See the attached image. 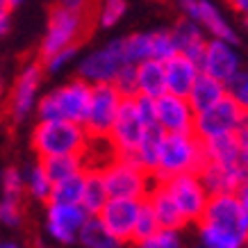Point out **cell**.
<instances>
[{
    "mask_svg": "<svg viewBox=\"0 0 248 248\" xmlns=\"http://www.w3.org/2000/svg\"><path fill=\"white\" fill-rule=\"evenodd\" d=\"M91 135L82 123L76 121H37L32 128L30 143L39 159L55 157V155H84L89 148Z\"/></svg>",
    "mask_w": 248,
    "mask_h": 248,
    "instance_id": "cell-1",
    "label": "cell"
},
{
    "mask_svg": "<svg viewBox=\"0 0 248 248\" xmlns=\"http://www.w3.org/2000/svg\"><path fill=\"white\" fill-rule=\"evenodd\" d=\"M91 93H93V84H89L87 80H82V78L68 80L66 84L55 87L41 96L37 112H34L37 121L64 119L84 125V119H87V112L91 105Z\"/></svg>",
    "mask_w": 248,
    "mask_h": 248,
    "instance_id": "cell-2",
    "label": "cell"
},
{
    "mask_svg": "<svg viewBox=\"0 0 248 248\" xmlns=\"http://www.w3.org/2000/svg\"><path fill=\"white\" fill-rule=\"evenodd\" d=\"M207 162L203 139L196 132H178L166 135L159 153V166L155 171V180L164 182L173 175L182 173H198Z\"/></svg>",
    "mask_w": 248,
    "mask_h": 248,
    "instance_id": "cell-3",
    "label": "cell"
},
{
    "mask_svg": "<svg viewBox=\"0 0 248 248\" xmlns=\"http://www.w3.org/2000/svg\"><path fill=\"white\" fill-rule=\"evenodd\" d=\"M100 173L105 178L107 191L112 198L143 201V198H148L153 185H155V175L151 171H146L139 162L128 157L112 159Z\"/></svg>",
    "mask_w": 248,
    "mask_h": 248,
    "instance_id": "cell-4",
    "label": "cell"
},
{
    "mask_svg": "<svg viewBox=\"0 0 248 248\" xmlns=\"http://www.w3.org/2000/svg\"><path fill=\"white\" fill-rule=\"evenodd\" d=\"M87 21H89L87 12L55 5L50 16H48V28H46V34L41 39V46H39L41 57H48L57 50L78 46L80 37L87 30Z\"/></svg>",
    "mask_w": 248,
    "mask_h": 248,
    "instance_id": "cell-5",
    "label": "cell"
},
{
    "mask_svg": "<svg viewBox=\"0 0 248 248\" xmlns=\"http://www.w3.org/2000/svg\"><path fill=\"white\" fill-rule=\"evenodd\" d=\"M125 64H130V62L125 57L123 37H121V39H112L105 46H100L96 50H89L84 57H80L76 71L78 78L87 80L93 87L96 84H114L119 71Z\"/></svg>",
    "mask_w": 248,
    "mask_h": 248,
    "instance_id": "cell-6",
    "label": "cell"
},
{
    "mask_svg": "<svg viewBox=\"0 0 248 248\" xmlns=\"http://www.w3.org/2000/svg\"><path fill=\"white\" fill-rule=\"evenodd\" d=\"M44 64L41 62H30L18 71L7 100V116L12 123H23L32 112H37V105L41 96V80H44Z\"/></svg>",
    "mask_w": 248,
    "mask_h": 248,
    "instance_id": "cell-7",
    "label": "cell"
},
{
    "mask_svg": "<svg viewBox=\"0 0 248 248\" xmlns=\"http://www.w3.org/2000/svg\"><path fill=\"white\" fill-rule=\"evenodd\" d=\"M246 119H248V112L228 93L214 107L196 114L194 132L203 141H207L212 137H221V135H237L241 130V125L246 123Z\"/></svg>",
    "mask_w": 248,
    "mask_h": 248,
    "instance_id": "cell-8",
    "label": "cell"
},
{
    "mask_svg": "<svg viewBox=\"0 0 248 248\" xmlns=\"http://www.w3.org/2000/svg\"><path fill=\"white\" fill-rule=\"evenodd\" d=\"M125 96L116 89V84H96L91 93V105L84 119V128L91 137H109L114 123L119 119Z\"/></svg>",
    "mask_w": 248,
    "mask_h": 248,
    "instance_id": "cell-9",
    "label": "cell"
},
{
    "mask_svg": "<svg viewBox=\"0 0 248 248\" xmlns=\"http://www.w3.org/2000/svg\"><path fill=\"white\" fill-rule=\"evenodd\" d=\"M164 185L171 191L173 201L178 203L182 217L187 218V223H201L212 198L201 180V175L198 173H182V175H173V178L164 180Z\"/></svg>",
    "mask_w": 248,
    "mask_h": 248,
    "instance_id": "cell-10",
    "label": "cell"
},
{
    "mask_svg": "<svg viewBox=\"0 0 248 248\" xmlns=\"http://www.w3.org/2000/svg\"><path fill=\"white\" fill-rule=\"evenodd\" d=\"M89 218V212L82 205H64V203H48L46 205V223L44 230L53 241L68 246L78 244V234Z\"/></svg>",
    "mask_w": 248,
    "mask_h": 248,
    "instance_id": "cell-11",
    "label": "cell"
},
{
    "mask_svg": "<svg viewBox=\"0 0 248 248\" xmlns=\"http://www.w3.org/2000/svg\"><path fill=\"white\" fill-rule=\"evenodd\" d=\"M143 132H146V123L139 116L137 100L135 98H125L123 107H121V112H119V119H116L112 132L107 137L109 143L114 146L116 155L119 157L135 159V153L143 139Z\"/></svg>",
    "mask_w": 248,
    "mask_h": 248,
    "instance_id": "cell-12",
    "label": "cell"
},
{
    "mask_svg": "<svg viewBox=\"0 0 248 248\" xmlns=\"http://www.w3.org/2000/svg\"><path fill=\"white\" fill-rule=\"evenodd\" d=\"M182 16L194 18L196 23L203 25V30L210 34V39H223V41H239V34L234 25L228 21V16L221 12L214 0H175Z\"/></svg>",
    "mask_w": 248,
    "mask_h": 248,
    "instance_id": "cell-13",
    "label": "cell"
},
{
    "mask_svg": "<svg viewBox=\"0 0 248 248\" xmlns=\"http://www.w3.org/2000/svg\"><path fill=\"white\" fill-rule=\"evenodd\" d=\"M201 71L221 80L223 84H230L244 71V60L237 44L223 39H210L201 60Z\"/></svg>",
    "mask_w": 248,
    "mask_h": 248,
    "instance_id": "cell-14",
    "label": "cell"
},
{
    "mask_svg": "<svg viewBox=\"0 0 248 248\" xmlns=\"http://www.w3.org/2000/svg\"><path fill=\"white\" fill-rule=\"evenodd\" d=\"M157 103V125L166 135H178V132H194L196 128V109L191 107L189 98L164 93Z\"/></svg>",
    "mask_w": 248,
    "mask_h": 248,
    "instance_id": "cell-15",
    "label": "cell"
},
{
    "mask_svg": "<svg viewBox=\"0 0 248 248\" xmlns=\"http://www.w3.org/2000/svg\"><path fill=\"white\" fill-rule=\"evenodd\" d=\"M141 212V201L135 198H109L105 210L98 217L105 221V226L119 237L123 244H135V228Z\"/></svg>",
    "mask_w": 248,
    "mask_h": 248,
    "instance_id": "cell-16",
    "label": "cell"
},
{
    "mask_svg": "<svg viewBox=\"0 0 248 248\" xmlns=\"http://www.w3.org/2000/svg\"><path fill=\"white\" fill-rule=\"evenodd\" d=\"M198 175H201L205 189L210 191V196L237 194L241 185L248 182V166H223L217 162H205Z\"/></svg>",
    "mask_w": 248,
    "mask_h": 248,
    "instance_id": "cell-17",
    "label": "cell"
},
{
    "mask_svg": "<svg viewBox=\"0 0 248 248\" xmlns=\"http://www.w3.org/2000/svg\"><path fill=\"white\" fill-rule=\"evenodd\" d=\"M205 223H214V226H223L230 230H241L248 232L246 221H244V212H241V203L237 194H218L212 196L207 210L203 214Z\"/></svg>",
    "mask_w": 248,
    "mask_h": 248,
    "instance_id": "cell-18",
    "label": "cell"
},
{
    "mask_svg": "<svg viewBox=\"0 0 248 248\" xmlns=\"http://www.w3.org/2000/svg\"><path fill=\"white\" fill-rule=\"evenodd\" d=\"M166 66V87H169V93H175V96H185L189 98L191 89H194L196 80L201 78V64L187 55H173L169 62H164Z\"/></svg>",
    "mask_w": 248,
    "mask_h": 248,
    "instance_id": "cell-19",
    "label": "cell"
},
{
    "mask_svg": "<svg viewBox=\"0 0 248 248\" xmlns=\"http://www.w3.org/2000/svg\"><path fill=\"white\" fill-rule=\"evenodd\" d=\"M171 32H173V39H175V46H178V53L187 55V57H191V60H196L201 64L205 48L210 44V34L203 30V25L196 23L194 18L180 16V21L173 23Z\"/></svg>",
    "mask_w": 248,
    "mask_h": 248,
    "instance_id": "cell-20",
    "label": "cell"
},
{
    "mask_svg": "<svg viewBox=\"0 0 248 248\" xmlns=\"http://www.w3.org/2000/svg\"><path fill=\"white\" fill-rule=\"evenodd\" d=\"M148 201H151L153 210H155V214L159 218V226L164 228V230H182V228L187 226V218L182 217L180 207L173 201L171 191L166 189L164 182L155 180L151 194H148Z\"/></svg>",
    "mask_w": 248,
    "mask_h": 248,
    "instance_id": "cell-21",
    "label": "cell"
},
{
    "mask_svg": "<svg viewBox=\"0 0 248 248\" xmlns=\"http://www.w3.org/2000/svg\"><path fill=\"white\" fill-rule=\"evenodd\" d=\"M137 87H139V96H148L155 100L169 93L164 62L146 60L141 64H137Z\"/></svg>",
    "mask_w": 248,
    "mask_h": 248,
    "instance_id": "cell-22",
    "label": "cell"
},
{
    "mask_svg": "<svg viewBox=\"0 0 248 248\" xmlns=\"http://www.w3.org/2000/svg\"><path fill=\"white\" fill-rule=\"evenodd\" d=\"M205 146V157L207 162H217L223 166H241L244 157H241V143L237 135H221L212 137L207 141H203Z\"/></svg>",
    "mask_w": 248,
    "mask_h": 248,
    "instance_id": "cell-23",
    "label": "cell"
},
{
    "mask_svg": "<svg viewBox=\"0 0 248 248\" xmlns=\"http://www.w3.org/2000/svg\"><path fill=\"white\" fill-rule=\"evenodd\" d=\"M226 96H228V84H223L217 78L207 76V73H201V78L196 80L194 89L189 93V103H191V107L198 114L214 107L217 103H221Z\"/></svg>",
    "mask_w": 248,
    "mask_h": 248,
    "instance_id": "cell-24",
    "label": "cell"
},
{
    "mask_svg": "<svg viewBox=\"0 0 248 248\" xmlns=\"http://www.w3.org/2000/svg\"><path fill=\"white\" fill-rule=\"evenodd\" d=\"M198 237L205 248H244L248 241V232L205 223V221L198 223Z\"/></svg>",
    "mask_w": 248,
    "mask_h": 248,
    "instance_id": "cell-25",
    "label": "cell"
},
{
    "mask_svg": "<svg viewBox=\"0 0 248 248\" xmlns=\"http://www.w3.org/2000/svg\"><path fill=\"white\" fill-rule=\"evenodd\" d=\"M78 244L82 248H121L123 241L105 226V221L98 217H89L78 234Z\"/></svg>",
    "mask_w": 248,
    "mask_h": 248,
    "instance_id": "cell-26",
    "label": "cell"
},
{
    "mask_svg": "<svg viewBox=\"0 0 248 248\" xmlns=\"http://www.w3.org/2000/svg\"><path fill=\"white\" fill-rule=\"evenodd\" d=\"M164 137L166 132L159 125H151V128H146L143 132V139L139 143V148L135 153V162L146 169V171H151L155 175L159 166V153H162V143H164Z\"/></svg>",
    "mask_w": 248,
    "mask_h": 248,
    "instance_id": "cell-27",
    "label": "cell"
},
{
    "mask_svg": "<svg viewBox=\"0 0 248 248\" xmlns=\"http://www.w3.org/2000/svg\"><path fill=\"white\" fill-rule=\"evenodd\" d=\"M109 191H107L105 178L100 171H87V182H84V196H82V207L89 212V217H96L105 210L109 203Z\"/></svg>",
    "mask_w": 248,
    "mask_h": 248,
    "instance_id": "cell-28",
    "label": "cell"
},
{
    "mask_svg": "<svg viewBox=\"0 0 248 248\" xmlns=\"http://www.w3.org/2000/svg\"><path fill=\"white\" fill-rule=\"evenodd\" d=\"M25 185H28V194L30 198L39 201V203H50V196H53V187L55 182L48 175L46 166L41 159H37L34 164H30L25 169Z\"/></svg>",
    "mask_w": 248,
    "mask_h": 248,
    "instance_id": "cell-29",
    "label": "cell"
},
{
    "mask_svg": "<svg viewBox=\"0 0 248 248\" xmlns=\"http://www.w3.org/2000/svg\"><path fill=\"white\" fill-rule=\"evenodd\" d=\"M84 182H87V171H80L76 175H68L64 180H57L53 187L50 203H64V205H82L84 196Z\"/></svg>",
    "mask_w": 248,
    "mask_h": 248,
    "instance_id": "cell-30",
    "label": "cell"
},
{
    "mask_svg": "<svg viewBox=\"0 0 248 248\" xmlns=\"http://www.w3.org/2000/svg\"><path fill=\"white\" fill-rule=\"evenodd\" d=\"M41 162H44L48 175L53 178V182L64 180V178L76 175L80 171H87L84 155H55V157H46Z\"/></svg>",
    "mask_w": 248,
    "mask_h": 248,
    "instance_id": "cell-31",
    "label": "cell"
},
{
    "mask_svg": "<svg viewBox=\"0 0 248 248\" xmlns=\"http://www.w3.org/2000/svg\"><path fill=\"white\" fill-rule=\"evenodd\" d=\"M123 48H125V57L130 64H141L146 60H153V30L123 37Z\"/></svg>",
    "mask_w": 248,
    "mask_h": 248,
    "instance_id": "cell-32",
    "label": "cell"
},
{
    "mask_svg": "<svg viewBox=\"0 0 248 248\" xmlns=\"http://www.w3.org/2000/svg\"><path fill=\"white\" fill-rule=\"evenodd\" d=\"M128 12V0H98L96 7V25L103 30L116 28Z\"/></svg>",
    "mask_w": 248,
    "mask_h": 248,
    "instance_id": "cell-33",
    "label": "cell"
},
{
    "mask_svg": "<svg viewBox=\"0 0 248 248\" xmlns=\"http://www.w3.org/2000/svg\"><path fill=\"white\" fill-rule=\"evenodd\" d=\"M157 230H162L159 218H157V214H155V210H153L151 201L143 198L141 201V212H139V221H137V228H135V244L153 237Z\"/></svg>",
    "mask_w": 248,
    "mask_h": 248,
    "instance_id": "cell-34",
    "label": "cell"
},
{
    "mask_svg": "<svg viewBox=\"0 0 248 248\" xmlns=\"http://www.w3.org/2000/svg\"><path fill=\"white\" fill-rule=\"evenodd\" d=\"M173 55H178V46H175L171 28L169 30L166 28L153 30V60L169 62Z\"/></svg>",
    "mask_w": 248,
    "mask_h": 248,
    "instance_id": "cell-35",
    "label": "cell"
},
{
    "mask_svg": "<svg viewBox=\"0 0 248 248\" xmlns=\"http://www.w3.org/2000/svg\"><path fill=\"white\" fill-rule=\"evenodd\" d=\"M25 191H28L25 171L16 169V166H7V169L2 171V196L23 201V194H25Z\"/></svg>",
    "mask_w": 248,
    "mask_h": 248,
    "instance_id": "cell-36",
    "label": "cell"
},
{
    "mask_svg": "<svg viewBox=\"0 0 248 248\" xmlns=\"http://www.w3.org/2000/svg\"><path fill=\"white\" fill-rule=\"evenodd\" d=\"M135 248H182L180 230H164L162 228L153 237L135 244Z\"/></svg>",
    "mask_w": 248,
    "mask_h": 248,
    "instance_id": "cell-37",
    "label": "cell"
},
{
    "mask_svg": "<svg viewBox=\"0 0 248 248\" xmlns=\"http://www.w3.org/2000/svg\"><path fill=\"white\" fill-rule=\"evenodd\" d=\"M78 57V46H71V48H64V50H57V53L48 55V57H41V64H44L46 73H60L66 66H71Z\"/></svg>",
    "mask_w": 248,
    "mask_h": 248,
    "instance_id": "cell-38",
    "label": "cell"
},
{
    "mask_svg": "<svg viewBox=\"0 0 248 248\" xmlns=\"http://www.w3.org/2000/svg\"><path fill=\"white\" fill-rule=\"evenodd\" d=\"M0 221L7 228H18L23 223V205L18 198H7L2 196L0 201Z\"/></svg>",
    "mask_w": 248,
    "mask_h": 248,
    "instance_id": "cell-39",
    "label": "cell"
},
{
    "mask_svg": "<svg viewBox=\"0 0 248 248\" xmlns=\"http://www.w3.org/2000/svg\"><path fill=\"white\" fill-rule=\"evenodd\" d=\"M114 84H116V89H119L125 98L139 96V87H137V64H125V66L119 71Z\"/></svg>",
    "mask_w": 248,
    "mask_h": 248,
    "instance_id": "cell-40",
    "label": "cell"
},
{
    "mask_svg": "<svg viewBox=\"0 0 248 248\" xmlns=\"http://www.w3.org/2000/svg\"><path fill=\"white\" fill-rule=\"evenodd\" d=\"M228 93L248 112V68H244L239 76L228 84Z\"/></svg>",
    "mask_w": 248,
    "mask_h": 248,
    "instance_id": "cell-41",
    "label": "cell"
},
{
    "mask_svg": "<svg viewBox=\"0 0 248 248\" xmlns=\"http://www.w3.org/2000/svg\"><path fill=\"white\" fill-rule=\"evenodd\" d=\"M237 137H239V143H241V157H244V164L248 166V119H246V123L241 125L239 132H237Z\"/></svg>",
    "mask_w": 248,
    "mask_h": 248,
    "instance_id": "cell-42",
    "label": "cell"
},
{
    "mask_svg": "<svg viewBox=\"0 0 248 248\" xmlns=\"http://www.w3.org/2000/svg\"><path fill=\"white\" fill-rule=\"evenodd\" d=\"M226 5L232 9L237 16L248 18V0H226Z\"/></svg>",
    "mask_w": 248,
    "mask_h": 248,
    "instance_id": "cell-43",
    "label": "cell"
},
{
    "mask_svg": "<svg viewBox=\"0 0 248 248\" xmlns=\"http://www.w3.org/2000/svg\"><path fill=\"white\" fill-rule=\"evenodd\" d=\"M239 196V203H241V212H244V221H246V228H248V182H244L237 191Z\"/></svg>",
    "mask_w": 248,
    "mask_h": 248,
    "instance_id": "cell-44",
    "label": "cell"
},
{
    "mask_svg": "<svg viewBox=\"0 0 248 248\" xmlns=\"http://www.w3.org/2000/svg\"><path fill=\"white\" fill-rule=\"evenodd\" d=\"M57 5L62 7H71V9H80V12H87V0H57Z\"/></svg>",
    "mask_w": 248,
    "mask_h": 248,
    "instance_id": "cell-45",
    "label": "cell"
},
{
    "mask_svg": "<svg viewBox=\"0 0 248 248\" xmlns=\"http://www.w3.org/2000/svg\"><path fill=\"white\" fill-rule=\"evenodd\" d=\"M9 25H12V23H9V9L0 7V30H2V34L9 30Z\"/></svg>",
    "mask_w": 248,
    "mask_h": 248,
    "instance_id": "cell-46",
    "label": "cell"
},
{
    "mask_svg": "<svg viewBox=\"0 0 248 248\" xmlns=\"http://www.w3.org/2000/svg\"><path fill=\"white\" fill-rule=\"evenodd\" d=\"M0 2H2V5H0L2 9H9V12H12V9L21 7V5L25 2V0H0Z\"/></svg>",
    "mask_w": 248,
    "mask_h": 248,
    "instance_id": "cell-47",
    "label": "cell"
},
{
    "mask_svg": "<svg viewBox=\"0 0 248 248\" xmlns=\"http://www.w3.org/2000/svg\"><path fill=\"white\" fill-rule=\"evenodd\" d=\"M0 248H23L21 244H16V241H2V246Z\"/></svg>",
    "mask_w": 248,
    "mask_h": 248,
    "instance_id": "cell-48",
    "label": "cell"
},
{
    "mask_svg": "<svg viewBox=\"0 0 248 248\" xmlns=\"http://www.w3.org/2000/svg\"><path fill=\"white\" fill-rule=\"evenodd\" d=\"M244 25H246V30H248V18H244Z\"/></svg>",
    "mask_w": 248,
    "mask_h": 248,
    "instance_id": "cell-49",
    "label": "cell"
},
{
    "mask_svg": "<svg viewBox=\"0 0 248 248\" xmlns=\"http://www.w3.org/2000/svg\"><path fill=\"white\" fill-rule=\"evenodd\" d=\"M196 248H205V246H203V244H201V246H196Z\"/></svg>",
    "mask_w": 248,
    "mask_h": 248,
    "instance_id": "cell-50",
    "label": "cell"
},
{
    "mask_svg": "<svg viewBox=\"0 0 248 248\" xmlns=\"http://www.w3.org/2000/svg\"><path fill=\"white\" fill-rule=\"evenodd\" d=\"M244 248H248V241H246V246H244Z\"/></svg>",
    "mask_w": 248,
    "mask_h": 248,
    "instance_id": "cell-51",
    "label": "cell"
}]
</instances>
